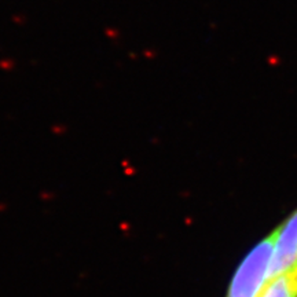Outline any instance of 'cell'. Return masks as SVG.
<instances>
[{"label": "cell", "mask_w": 297, "mask_h": 297, "mask_svg": "<svg viewBox=\"0 0 297 297\" xmlns=\"http://www.w3.org/2000/svg\"><path fill=\"white\" fill-rule=\"evenodd\" d=\"M277 236L278 226L246 253L231 277L224 297L260 296L264 286L271 279Z\"/></svg>", "instance_id": "1"}, {"label": "cell", "mask_w": 297, "mask_h": 297, "mask_svg": "<svg viewBox=\"0 0 297 297\" xmlns=\"http://www.w3.org/2000/svg\"><path fill=\"white\" fill-rule=\"evenodd\" d=\"M297 263V209L278 226L271 278Z\"/></svg>", "instance_id": "2"}, {"label": "cell", "mask_w": 297, "mask_h": 297, "mask_svg": "<svg viewBox=\"0 0 297 297\" xmlns=\"http://www.w3.org/2000/svg\"><path fill=\"white\" fill-rule=\"evenodd\" d=\"M259 297H297V263L273 277Z\"/></svg>", "instance_id": "3"}]
</instances>
